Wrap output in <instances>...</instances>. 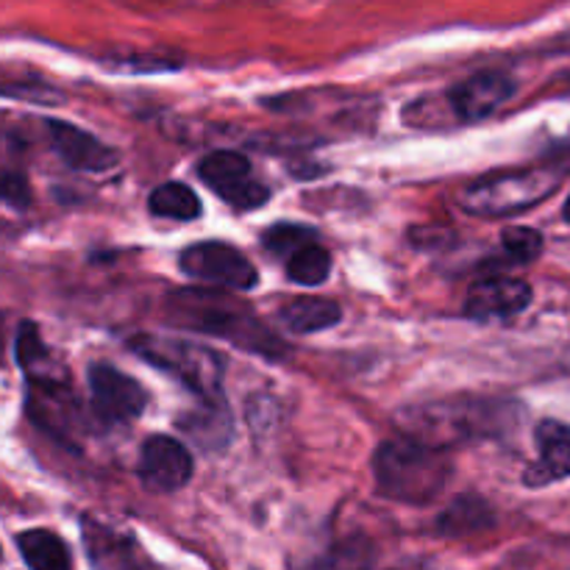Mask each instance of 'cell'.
<instances>
[{"instance_id":"6da1fadb","label":"cell","mask_w":570,"mask_h":570,"mask_svg":"<svg viewBox=\"0 0 570 570\" xmlns=\"http://www.w3.org/2000/svg\"><path fill=\"white\" fill-rule=\"evenodd\" d=\"M165 312L176 326L228 340L239 348L271 356V360L282 356L284 351L282 340L262 326V321L250 312V306L234 298V295L223 293V289H178V293L167 295Z\"/></svg>"},{"instance_id":"7a4b0ae2","label":"cell","mask_w":570,"mask_h":570,"mask_svg":"<svg viewBox=\"0 0 570 570\" xmlns=\"http://www.w3.org/2000/svg\"><path fill=\"white\" fill-rule=\"evenodd\" d=\"M510 401L493 399H449L432 404L410 406L399 415V426L406 438H415L434 449L471 443V440L495 438L512 423Z\"/></svg>"},{"instance_id":"3957f363","label":"cell","mask_w":570,"mask_h":570,"mask_svg":"<svg viewBox=\"0 0 570 570\" xmlns=\"http://www.w3.org/2000/svg\"><path fill=\"white\" fill-rule=\"evenodd\" d=\"M373 476L384 499L421 507L443 495L454 479V462L445 449H434L404 434L401 440L379 445L373 456Z\"/></svg>"},{"instance_id":"277c9868","label":"cell","mask_w":570,"mask_h":570,"mask_svg":"<svg viewBox=\"0 0 570 570\" xmlns=\"http://www.w3.org/2000/svg\"><path fill=\"white\" fill-rule=\"evenodd\" d=\"M17 360L28 379V412L33 421L59 440H70L81 426V412L72 395L70 376L53 362L33 326H20L17 334Z\"/></svg>"},{"instance_id":"5b68a950","label":"cell","mask_w":570,"mask_h":570,"mask_svg":"<svg viewBox=\"0 0 570 570\" xmlns=\"http://www.w3.org/2000/svg\"><path fill=\"white\" fill-rule=\"evenodd\" d=\"M131 351L148 365L178 379L206 406H226L223 399V360L212 348L170 334H137Z\"/></svg>"},{"instance_id":"8992f818","label":"cell","mask_w":570,"mask_h":570,"mask_svg":"<svg viewBox=\"0 0 570 570\" xmlns=\"http://www.w3.org/2000/svg\"><path fill=\"white\" fill-rule=\"evenodd\" d=\"M560 187V173L546 167L484 176L462 189V209L476 217H512L532 209Z\"/></svg>"},{"instance_id":"52a82bcc","label":"cell","mask_w":570,"mask_h":570,"mask_svg":"<svg viewBox=\"0 0 570 570\" xmlns=\"http://www.w3.org/2000/svg\"><path fill=\"white\" fill-rule=\"evenodd\" d=\"M178 265L195 282L217 284V287L226 289H250L259 282L256 267L237 248L217 243V239L184 248V254L178 256Z\"/></svg>"},{"instance_id":"ba28073f","label":"cell","mask_w":570,"mask_h":570,"mask_svg":"<svg viewBox=\"0 0 570 570\" xmlns=\"http://www.w3.org/2000/svg\"><path fill=\"white\" fill-rule=\"evenodd\" d=\"M198 176L234 209H256L271 198V189L256 181L250 173V161L237 150H215V154L204 156L198 165Z\"/></svg>"},{"instance_id":"9c48e42d","label":"cell","mask_w":570,"mask_h":570,"mask_svg":"<svg viewBox=\"0 0 570 570\" xmlns=\"http://www.w3.org/2000/svg\"><path fill=\"white\" fill-rule=\"evenodd\" d=\"M89 393H92L95 415L104 423H128L142 415L148 406V393L142 384L104 362L89 367Z\"/></svg>"},{"instance_id":"30bf717a","label":"cell","mask_w":570,"mask_h":570,"mask_svg":"<svg viewBox=\"0 0 570 570\" xmlns=\"http://www.w3.org/2000/svg\"><path fill=\"white\" fill-rule=\"evenodd\" d=\"M195 462L193 454L181 440H173L167 434H154L142 443L139 451V482L150 493H176L193 479Z\"/></svg>"},{"instance_id":"8fae6325","label":"cell","mask_w":570,"mask_h":570,"mask_svg":"<svg viewBox=\"0 0 570 570\" xmlns=\"http://www.w3.org/2000/svg\"><path fill=\"white\" fill-rule=\"evenodd\" d=\"M515 95V81L507 72L484 70L465 78L449 92V104L454 115L465 122L488 120Z\"/></svg>"},{"instance_id":"7c38bea8","label":"cell","mask_w":570,"mask_h":570,"mask_svg":"<svg viewBox=\"0 0 570 570\" xmlns=\"http://www.w3.org/2000/svg\"><path fill=\"white\" fill-rule=\"evenodd\" d=\"M532 301V287L521 278L490 276L473 284L465 295V315L473 321H504L521 315Z\"/></svg>"},{"instance_id":"4fadbf2b","label":"cell","mask_w":570,"mask_h":570,"mask_svg":"<svg viewBox=\"0 0 570 570\" xmlns=\"http://www.w3.org/2000/svg\"><path fill=\"white\" fill-rule=\"evenodd\" d=\"M83 546L95 570H165L156 566L134 538L115 532L98 521H83Z\"/></svg>"},{"instance_id":"5bb4252c","label":"cell","mask_w":570,"mask_h":570,"mask_svg":"<svg viewBox=\"0 0 570 570\" xmlns=\"http://www.w3.org/2000/svg\"><path fill=\"white\" fill-rule=\"evenodd\" d=\"M48 137L53 142L56 154L67 161L70 167L83 173H106L120 161L115 148H109L106 142H100L92 134L81 131L78 126L61 120H48Z\"/></svg>"},{"instance_id":"9a60e30c","label":"cell","mask_w":570,"mask_h":570,"mask_svg":"<svg viewBox=\"0 0 570 570\" xmlns=\"http://www.w3.org/2000/svg\"><path fill=\"white\" fill-rule=\"evenodd\" d=\"M540 460L523 473L527 488H546L570 476V426L560 421H543L538 426Z\"/></svg>"},{"instance_id":"2e32d148","label":"cell","mask_w":570,"mask_h":570,"mask_svg":"<svg viewBox=\"0 0 570 570\" xmlns=\"http://www.w3.org/2000/svg\"><path fill=\"white\" fill-rule=\"evenodd\" d=\"M278 321L295 334H312L332 328L343 321V309L340 304L328 298H315V295H304V298H293L282 306Z\"/></svg>"},{"instance_id":"e0dca14e","label":"cell","mask_w":570,"mask_h":570,"mask_svg":"<svg viewBox=\"0 0 570 570\" xmlns=\"http://www.w3.org/2000/svg\"><path fill=\"white\" fill-rule=\"evenodd\" d=\"M17 549L31 570H72L70 549L50 529H28L17 534Z\"/></svg>"},{"instance_id":"ac0fdd59","label":"cell","mask_w":570,"mask_h":570,"mask_svg":"<svg viewBox=\"0 0 570 570\" xmlns=\"http://www.w3.org/2000/svg\"><path fill=\"white\" fill-rule=\"evenodd\" d=\"M438 527L440 532L449 534V538H465V534L482 532V529L493 527V510H490V504H484L482 499L462 495V499H456L454 504L440 515Z\"/></svg>"},{"instance_id":"d6986e66","label":"cell","mask_w":570,"mask_h":570,"mask_svg":"<svg viewBox=\"0 0 570 570\" xmlns=\"http://www.w3.org/2000/svg\"><path fill=\"white\" fill-rule=\"evenodd\" d=\"M148 209L154 212L156 217L189 223L200 215V198L187 187V184L167 181L150 193Z\"/></svg>"},{"instance_id":"ffe728a7","label":"cell","mask_w":570,"mask_h":570,"mask_svg":"<svg viewBox=\"0 0 570 570\" xmlns=\"http://www.w3.org/2000/svg\"><path fill=\"white\" fill-rule=\"evenodd\" d=\"M287 276L304 287H317L332 276V254L312 239L287 256Z\"/></svg>"},{"instance_id":"44dd1931","label":"cell","mask_w":570,"mask_h":570,"mask_svg":"<svg viewBox=\"0 0 570 570\" xmlns=\"http://www.w3.org/2000/svg\"><path fill=\"white\" fill-rule=\"evenodd\" d=\"M501 245H504V254L512 262L529 265V262H534L543 254V234L527 226H512L504 228V234H501Z\"/></svg>"},{"instance_id":"7402d4cb","label":"cell","mask_w":570,"mask_h":570,"mask_svg":"<svg viewBox=\"0 0 570 570\" xmlns=\"http://www.w3.org/2000/svg\"><path fill=\"white\" fill-rule=\"evenodd\" d=\"M312 243L309 228L289 226V223H282V226H273L271 232L265 234V248H271L273 254L289 256L301 248V245Z\"/></svg>"},{"instance_id":"603a6c76","label":"cell","mask_w":570,"mask_h":570,"mask_svg":"<svg viewBox=\"0 0 570 570\" xmlns=\"http://www.w3.org/2000/svg\"><path fill=\"white\" fill-rule=\"evenodd\" d=\"M3 195L11 206H17V209L28 206V200H31L28 198V184L22 181V176H17V173H6Z\"/></svg>"},{"instance_id":"cb8c5ba5","label":"cell","mask_w":570,"mask_h":570,"mask_svg":"<svg viewBox=\"0 0 570 570\" xmlns=\"http://www.w3.org/2000/svg\"><path fill=\"white\" fill-rule=\"evenodd\" d=\"M562 215H566V220L570 223V195H568V200H566V206H562Z\"/></svg>"}]
</instances>
